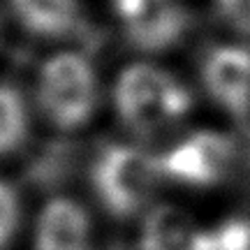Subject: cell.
<instances>
[{
    "label": "cell",
    "mask_w": 250,
    "mask_h": 250,
    "mask_svg": "<svg viewBox=\"0 0 250 250\" xmlns=\"http://www.w3.org/2000/svg\"><path fill=\"white\" fill-rule=\"evenodd\" d=\"M114 107L130 130L153 134L188 116L192 93L171 72L151 62H134L114 83Z\"/></svg>",
    "instance_id": "obj_1"
},
{
    "label": "cell",
    "mask_w": 250,
    "mask_h": 250,
    "mask_svg": "<svg viewBox=\"0 0 250 250\" xmlns=\"http://www.w3.org/2000/svg\"><path fill=\"white\" fill-rule=\"evenodd\" d=\"M162 179L160 155L137 144L104 146L90 169V183L100 204L116 218L139 213Z\"/></svg>",
    "instance_id": "obj_2"
},
{
    "label": "cell",
    "mask_w": 250,
    "mask_h": 250,
    "mask_svg": "<svg viewBox=\"0 0 250 250\" xmlns=\"http://www.w3.org/2000/svg\"><path fill=\"white\" fill-rule=\"evenodd\" d=\"M37 102L56 127H83L100 102L98 72L93 62L79 51H58L49 56L37 77Z\"/></svg>",
    "instance_id": "obj_3"
},
{
    "label": "cell",
    "mask_w": 250,
    "mask_h": 250,
    "mask_svg": "<svg viewBox=\"0 0 250 250\" xmlns=\"http://www.w3.org/2000/svg\"><path fill=\"white\" fill-rule=\"evenodd\" d=\"M236 142L215 130H197L160 155L162 176L190 188H211L232 171Z\"/></svg>",
    "instance_id": "obj_4"
},
{
    "label": "cell",
    "mask_w": 250,
    "mask_h": 250,
    "mask_svg": "<svg viewBox=\"0 0 250 250\" xmlns=\"http://www.w3.org/2000/svg\"><path fill=\"white\" fill-rule=\"evenodd\" d=\"M114 7L125 37L148 54L176 46L190 28V14L179 0H114Z\"/></svg>",
    "instance_id": "obj_5"
},
{
    "label": "cell",
    "mask_w": 250,
    "mask_h": 250,
    "mask_svg": "<svg viewBox=\"0 0 250 250\" xmlns=\"http://www.w3.org/2000/svg\"><path fill=\"white\" fill-rule=\"evenodd\" d=\"M202 83L208 98L234 118L250 116V49L218 44L202 61Z\"/></svg>",
    "instance_id": "obj_6"
},
{
    "label": "cell",
    "mask_w": 250,
    "mask_h": 250,
    "mask_svg": "<svg viewBox=\"0 0 250 250\" xmlns=\"http://www.w3.org/2000/svg\"><path fill=\"white\" fill-rule=\"evenodd\" d=\"M35 250H93V227L86 208L70 197H51L35 223Z\"/></svg>",
    "instance_id": "obj_7"
},
{
    "label": "cell",
    "mask_w": 250,
    "mask_h": 250,
    "mask_svg": "<svg viewBox=\"0 0 250 250\" xmlns=\"http://www.w3.org/2000/svg\"><path fill=\"white\" fill-rule=\"evenodd\" d=\"M139 250H211L208 234L174 204H158L144 215Z\"/></svg>",
    "instance_id": "obj_8"
},
{
    "label": "cell",
    "mask_w": 250,
    "mask_h": 250,
    "mask_svg": "<svg viewBox=\"0 0 250 250\" xmlns=\"http://www.w3.org/2000/svg\"><path fill=\"white\" fill-rule=\"evenodd\" d=\"M17 19L28 33L46 40H61L81 26L79 0H9Z\"/></svg>",
    "instance_id": "obj_9"
},
{
    "label": "cell",
    "mask_w": 250,
    "mask_h": 250,
    "mask_svg": "<svg viewBox=\"0 0 250 250\" xmlns=\"http://www.w3.org/2000/svg\"><path fill=\"white\" fill-rule=\"evenodd\" d=\"M28 137V107L14 86L0 83V155L17 151Z\"/></svg>",
    "instance_id": "obj_10"
},
{
    "label": "cell",
    "mask_w": 250,
    "mask_h": 250,
    "mask_svg": "<svg viewBox=\"0 0 250 250\" xmlns=\"http://www.w3.org/2000/svg\"><path fill=\"white\" fill-rule=\"evenodd\" d=\"M206 234L211 250H250V220L246 218H229Z\"/></svg>",
    "instance_id": "obj_11"
},
{
    "label": "cell",
    "mask_w": 250,
    "mask_h": 250,
    "mask_svg": "<svg viewBox=\"0 0 250 250\" xmlns=\"http://www.w3.org/2000/svg\"><path fill=\"white\" fill-rule=\"evenodd\" d=\"M19 227V197L14 188L0 179V250L5 248Z\"/></svg>",
    "instance_id": "obj_12"
},
{
    "label": "cell",
    "mask_w": 250,
    "mask_h": 250,
    "mask_svg": "<svg viewBox=\"0 0 250 250\" xmlns=\"http://www.w3.org/2000/svg\"><path fill=\"white\" fill-rule=\"evenodd\" d=\"M215 7L234 33L250 40V0H215Z\"/></svg>",
    "instance_id": "obj_13"
},
{
    "label": "cell",
    "mask_w": 250,
    "mask_h": 250,
    "mask_svg": "<svg viewBox=\"0 0 250 250\" xmlns=\"http://www.w3.org/2000/svg\"><path fill=\"white\" fill-rule=\"evenodd\" d=\"M248 160H250V146H248Z\"/></svg>",
    "instance_id": "obj_14"
}]
</instances>
